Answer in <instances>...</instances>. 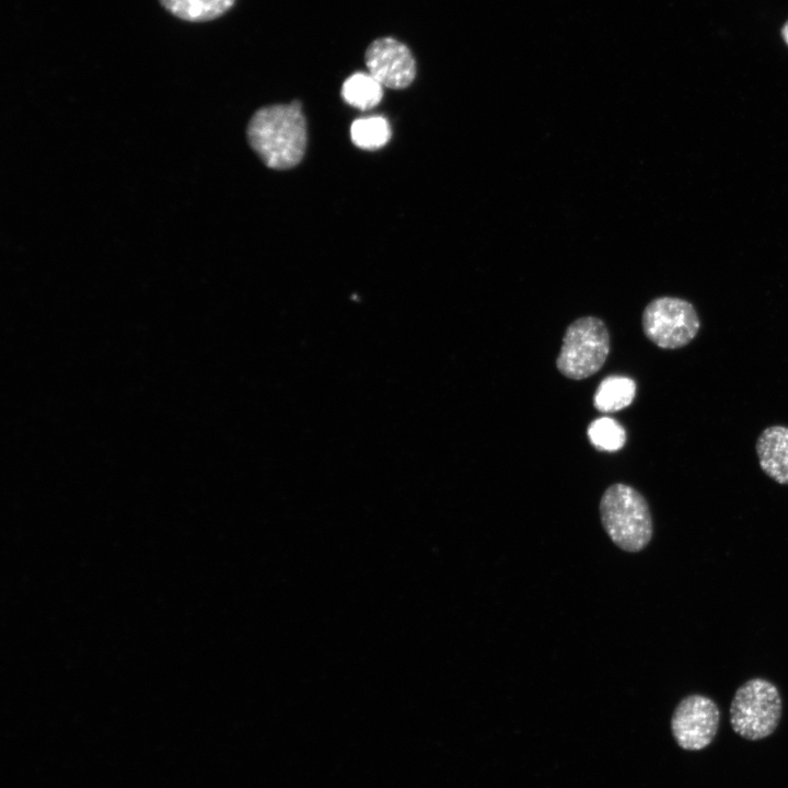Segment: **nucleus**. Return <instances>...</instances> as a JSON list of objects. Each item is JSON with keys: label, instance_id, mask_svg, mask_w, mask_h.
I'll return each mask as SVG.
<instances>
[{"label": "nucleus", "instance_id": "obj_8", "mask_svg": "<svg viewBox=\"0 0 788 788\" xmlns=\"http://www.w3.org/2000/svg\"><path fill=\"white\" fill-rule=\"evenodd\" d=\"M762 471L780 485H788V427L774 425L765 428L755 443Z\"/></svg>", "mask_w": 788, "mask_h": 788}, {"label": "nucleus", "instance_id": "obj_9", "mask_svg": "<svg viewBox=\"0 0 788 788\" xmlns=\"http://www.w3.org/2000/svg\"><path fill=\"white\" fill-rule=\"evenodd\" d=\"M636 395V383L623 375H609L599 384L594 397V407L604 413L617 412L629 406Z\"/></svg>", "mask_w": 788, "mask_h": 788}, {"label": "nucleus", "instance_id": "obj_1", "mask_svg": "<svg viewBox=\"0 0 788 788\" xmlns=\"http://www.w3.org/2000/svg\"><path fill=\"white\" fill-rule=\"evenodd\" d=\"M252 149L270 169L296 166L306 148V123L299 101L259 108L247 126Z\"/></svg>", "mask_w": 788, "mask_h": 788}, {"label": "nucleus", "instance_id": "obj_7", "mask_svg": "<svg viewBox=\"0 0 788 788\" xmlns=\"http://www.w3.org/2000/svg\"><path fill=\"white\" fill-rule=\"evenodd\" d=\"M369 73L390 89L408 86L416 76V62L410 50L392 37L373 40L366 51Z\"/></svg>", "mask_w": 788, "mask_h": 788}, {"label": "nucleus", "instance_id": "obj_11", "mask_svg": "<svg viewBox=\"0 0 788 788\" xmlns=\"http://www.w3.org/2000/svg\"><path fill=\"white\" fill-rule=\"evenodd\" d=\"M235 0H160L173 15L190 22H204L225 13Z\"/></svg>", "mask_w": 788, "mask_h": 788}, {"label": "nucleus", "instance_id": "obj_14", "mask_svg": "<svg viewBox=\"0 0 788 788\" xmlns=\"http://www.w3.org/2000/svg\"><path fill=\"white\" fill-rule=\"evenodd\" d=\"M781 37L785 40V43L788 45V20L785 22V24L781 27Z\"/></svg>", "mask_w": 788, "mask_h": 788}, {"label": "nucleus", "instance_id": "obj_6", "mask_svg": "<svg viewBox=\"0 0 788 788\" xmlns=\"http://www.w3.org/2000/svg\"><path fill=\"white\" fill-rule=\"evenodd\" d=\"M720 710L709 697L691 694L675 707L671 718L672 734L680 748L700 751L716 737Z\"/></svg>", "mask_w": 788, "mask_h": 788}, {"label": "nucleus", "instance_id": "obj_2", "mask_svg": "<svg viewBox=\"0 0 788 788\" xmlns=\"http://www.w3.org/2000/svg\"><path fill=\"white\" fill-rule=\"evenodd\" d=\"M602 525L621 549L636 553L644 549L653 534V523L646 498L634 487L616 483L600 501Z\"/></svg>", "mask_w": 788, "mask_h": 788}, {"label": "nucleus", "instance_id": "obj_13", "mask_svg": "<svg viewBox=\"0 0 788 788\" xmlns=\"http://www.w3.org/2000/svg\"><path fill=\"white\" fill-rule=\"evenodd\" d=\"M592 445L599 451L615 452L622 449L626 441L624 428L615 419L600 417L594 419L587 429Z\"/></svg>", "mask_w": 788, "mask_h": 788}, {"label": "nucleus", "instance_id": "obj_5", "mask_svg": "<svg viewBox=\"0 0 788 788\" xmlns=\"http://www.w3.org/2000/svg\"><path fill=\"white\" fill-rule=\"evenodd\" d=\"M645 336L662 349H679L688 345L698 334L700 320L695 306L677 297H658L651 300L641 315Z\"/></svg>", "mask_w": 788, "mask_h": 788}, {"label": "nucleus", "instance_id": "obj_10", "mask_svg": "<svg viewBox=\"0 0 788 788\" xmlns=\"http://www.w3.org/2000/svg\"><path fill=\"white\" fill-rule=\"evenodd\" d=\"M383 86L368 72H356L343 84L341 96L346 103L367 111L380 103Z\"/></svg>", "mask_w": 788, "mask_h": 788}, {"label": "nucleus", "instance_id": "obj_3", "mask_svg": "<svg viewBox=\"0 0 788 788\" xmlns=\"http://www.w3.org/2000/svg\"><path fill=\"white\" fill-rule=\"evenodd\" d=\"M781 709L777 686L766 679L754 677L735 691L730 705V723L740 737L757 741L776 730Z\"/></svg>", "mask_w": 788, "mask_h": 788}, {"label": "nucleus", "instance_id": "obj_12", "mask_svg": "<svg viewBox=\"0 0 788 788\" xmlns=\"http://www.w3.org/2000/svg\"><path fill=\"white\" fill-rule=\"evenodd\" d=\"M350 137L357 147L374 150L387 143L391 138V127L381 116L359 118L350 127Z\"/></svg>", "mask_w": 788, "mask_h": 788}, {"label": "nucleus", "instance_id": "obj_4", "mask_svg": "<svg viewBox=\"0 0 788 788\" xmlns=\"http://www.w3.org/2000/svg\"><path fill=\"white\" fill-rule=\"evenodd\" d=\"M610 347V333L602 320L579 317L566 328L556 367L568 379L589 378L602 368Z\"/></svg>", "mask_w": 788, "mask_h": 788}]
</instances>
